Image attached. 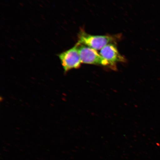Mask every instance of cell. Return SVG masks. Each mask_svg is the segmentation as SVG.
<instances>
[{"instance_id": "obj_1", "label": "cell", "mask_w": 160, "mask_h": 160, "mask_svg": "<svg viewBox=\"0 0 160 160\" xmlns=\"http://www.w3.org/2000/svg\"><path fill=\"white\" fill-rule=\"evenodd\" d=\"M118 36L91 35L81 29L78 35V42L96 50H101L109 44L115 43L117 39H119Z\"/></svg>"}, {"instance_id": "obj_2", "label": "cell", "mask_w": 160, "mask_h": 160, "mask_svg": "<svg viewBox=\"0 0 160 160\" xmlns=\"http://www.w3.org/2000/svg\"><path fill=\"white\" fill-rule=\"evenodd\" d=\"M63 68L65 74L70 70L78 69L81 67L82 62L80 58L78 44L58 55Z\"/></svg>"}, {"instance_id": "obj_3", "label": "cell", "mask_w": 160, "mask_h": 160, "mask_svg": "<svg viewBox=\"0 0 160 160\" xmlns=\"http://www.w3.org/2000/svg\"><path fill=\"white\" fill-rule=\"evenodd\" d=\"M78 44V49L82 63L87 64L109 66L108 63L97 50L87 46Z\"/></svg>"}, {"instance_id": "obj_4", "label": "cell", "mask_w": 160, "mask_h": 160, "mask_svg": "<svg viewBox=\"0 0 160 160\" xmlns=\"http://www.w3.org/2000/svg\"><path fill=\"white\" fill-rule=\"evenodd\" d=\"M100 54L107 62L109 67L112 69L117 68V64L119 62H125L126 59L119 52L115 43L106 46L100 52Z\"/></svg>"}]
</instances>
